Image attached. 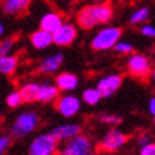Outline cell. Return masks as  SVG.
Wrapping results in <instances>:
<instances>
[{"label": "cell", "mask_w": 155, "mask_h": 155, "mask_svg": "<svg viewBox=\"0 0 155 155\" xmlns=\"http://www.w3.org/2000/svg\"><path fill=\"white\" fill-rule=\"evenodd\" d=\"M122 84V75L118 73L114 74H108L104 75L103 78H100L97 83L95 88L98 90V93L101 94L103 98H110L111 95H114L118 91V88Z\"/></svg>", "instance_id": "52a82bcc"}, {"label": "cell", "mask_w": 155, "mask_h": 155, "mask_svg": "<svg viewBox=\"0 0 155 155\" xmlns=\"http://www.w3.org/2000/svg\"><path fill=\"white\" fill-rule=\"evenodd\" d=\"M13 46H14L13 38H6L3 41H0V58L6 56H12L10 53L13 50Z\"/></svg>", "instance_id": "603a6c76"}, {"label": "cell", "mask_w": 155, "mask_h": 155, "mask_svg": "<svg viewBox=\"0 0 155 155\" xmlns=\"http://www.w3.org/2000/svg\"><path fill=\"white\" fill-rule=\"evenodd\" d=\"M141 34L145 37L154 38L155 37V26L152 24H142L141 26Z\"/></svg>", "instance_id": "484cf974"}, {"label": "cell", "mask_w": 155, "mask_h": 155, "mask_svg": "<svg viewBox=\"0 0 155 155\" xmlns=\"http://www.w3.org/2000/svg\"><path fill=\"white\" fill-rule=\"evenodd\" d=\"M58 141L51 132H43L34 137L28 145V155H54L57 152Z\"/></svg>", "instance_id": "277c9868"}, {"label": "cell", "mask_w": 155, "mask_h": 155, "mask_svg": "<svg viewBox=\"0 0 155 155\" xmlns=\"http://www.w3.org/2000/svg\"><path fill=\"white\" fill-rule=\"evenodd\" d=\"M30 43L36 50H44L53 44V34L38 28L30 34Z\"/></svg>", "instance_id": "9a60e30c"}, {"label": "cell", "mask_w": 155, "mask_h": 155, "mask_svg": "<svg viewBox=\"0 0 155 155\" xmlns=\"http://www.w3.org/2000/svg\"><path fill=\"white\" fill-rule=\"evenodd\" d=\"M28 0H6L2 5V9L6 14H21L28 7Z\"/></svg>", "instance_id": "e0dca14e"}, {"label": "cell", "mask_w": 155, "mask_h": 155, "mask_svg": "<svg viewBox=\"0 0 155 155\" xmlns=\"http://www.w3.org/2000/svg\"><path fill=\"white\" fill-rule=\"evenodd\" d=\"M63 24H64L63 17L57 12H48V13L43 14V17L40 19V28L50 34H54Z\"/></svg>", "instance_id": "4fadbf2b"}, {"label": "cell", "mask_w": 155, "mask_h": 155, "mask_svg": "<svg viewBox=\"0 0 155 155\" xmlns=\"http://www.w3.org/2000/svg\"><path fill=\"white\" fill-rule=\"evenodd\" d=\"M81 98L87 105H97L103 97L98 93V90L94 87V88H85L83 91V94H81Z\"/></svg>", "instance_id": "44dd1931"}, {"label": "cell", "mask_w": 155, "mask_h": 155, "mask_svg": "<svg viewBox=\"0 0 155 155\" xmlns=\"http://www.w3.org/2000/svg\"><path fill=\"white\" fill-rule=\"evenodd\" d=\"M91 155H100V154H95V152H91Z\"/></svg>", "instance_id": "d6a6232c"}, {"label": "cell", "mask_w": 155, "mask_h": 155, "mask_svg": "<svg viewBox=\"0 0 155 155\" xmlns=\"http://www.w3.org/2000/svg\"><path fill=\"white\" fill-rule=\"evenodd\" d=\"M127 68L128 73L132 75V77H137V78H147L150 77L151 73H152V64H151V60L145 54H140V53H134L128 57L127 61Z\"/></svg>", "instance_id": "5b68a950"}, {"label": "cell", "mask_w": 155, "mask_h": 155, "mask_svg": "<svg viewBox=\"0 0 155 155\" xmlns=\"http://www.w3.org/2000/svg\"><path fill=\"white\" fill-rule=\"evenodd\" d=\"M114 50L118 53V54H131L134 51V46L128 41H118L117 46L114 47Z\"/></svg>", "instance_id": "cb8c5ba5"}, {"label": "cell", "mask_w": 155, "mask_h": 155, "mask_svg": "<svg viewBox=\"0 0 155 155\" xmlns=\"http://www.w3.org/2000/svg\"><path fill=\"white\" fill-rule=\"evenodd\" d=\"M10 142H12V140L9 135H0V155H3L9 150Z\"/></svg>", "instance_id": "4316f807"}, {"label": "cell", "mask_w": 155, "mask_h": 155, "mask_svg": "<svg viewBox=\"0 0 155 155\" xmlns=\"http://www.w3.org/2000/svg\"><path fill=\"white\" fill-rule=\"evenodd\" d=\"M151 16V12L148 7L142 6L140 9H137L134 13L130 16V23L131 24H141V23H145L147 20L150 19Z\"/></svg>", "instance_id": "ffe728a7"}, {"label": "cell", "mask_w": 155, "mask_h": 155, "mask_svg": "<svg viewBox=\"0 0 155 155\" xmlns=\"http://www.w3.org/2000/svg\"><path fill=\"white\" fill-rule=\"evenodd\" d=\"M77 34H78V31H77V27L74 24L64 23L53 34V43L56 46H60V47H66V46H70L77 38Z\"/></svg>", "instance_id": "30bf717a"}, {"label": "cell", "mask_w": 155, "mask_h": 155, "mask_svg": "<svg viewBox=\"0 0 155 155\" xmlns=\"http://www.w3.org/2000/svg\"><path fill=\"white\" fill-rule=\"evenodd\" d=\"M151 78H152V81L155 83V67L152 68V73H151Z\"/></svg>", "instance_id": "1f68e13d"}, {"label": "cell", "mask_w": 155, "mask_h": 155, "mask_svg": "<svg viewBox=\"0 0 155 155\" xmlns=\"http://www.w3.org/2000/svg\"><path fill=\"white\" fill-rule=\"evenodd\" d=\"M17 68V57L16 56H6L0 58V74L10 75L13 74Z\"/></svg>", "instance_id": "d6986e66"}, {"label": "cell", "mask_w": 155, "mask_h": 155, "mask_svg": "<svg viewBox=\"0 0 155 155\" xmlns=\"http://www.w3.org/2000/svg\"><path fill=\"white\" fill-rule=\"evenodd\" d=\"M63 61H64V53L57 51V53H54V54L47 56L46 58H43V60L40 61V64H38L37 68L43 74H53V73H56L61 67Z\"/></svg>", "instance_id": "7c38bea8"}, {"label": "cell", "mask_w": 155, "mask_h": 155, "mask_svg": "<svg viewBox=\"0 0 155 155\" xmlns=\"http://www.w3.org/2000/svg\"><path fill=\"white\" fill-rule=\"evenodd\" d=\"M128 137L121 132L120 130H110V131L103 137V140L100 142V148L103 151H107V152H114V151H118L120 148L127 144Z\"/></svg>", "instance_id": "ba28073f"}, {"label": "cell", "mask_w": 155, "mask_h": 155, "mask_svg": "<svg viewBox=\"0 0 155 155\" xmlns=\"http://www.w3.org/2000/svg\"><path fill=\"white\" fill-rule=\"evenodd\" d=\"M93 152V144L88 137L78 135L73 138L71 141L66 142V145L61 148L58 155H91Z\"/></svg>", "instance_id": "8992f818"}, {"label": "cell", "mask_w": 155, "mask_h": 155, "mask_svg": "<svg viewBox=\"0 0 155 155\" xmlns=\"http://www.w3.org/2000/svg\"><path fill=\"white\" fill-rule=\"evenodd\" d=\"M100 121L108 125H117L121 122V117H118L115 114H101L100 115Z\"/></svg>", "instance_id": "d4e9b609"}, {"label": "cell", "mask_w": 155, "mask_h": 155, "mask_svg": "<svg viewBox=\"0 0 155 155\" xmlns=\"http://www.w3.org/2000/svg\"><path fill=\"white\" fill-rule=\"evenodd\" d=\"M5 34V24L3 23H0V37Z\"/></svg>", "instance_id": "4dcf8cb0"}, {"label": "cell", "mask_w": 155, "mask_h": 155, "mask_svg": "<svg viewBox=\"0 0 155 155\" xmlns=\"http://www.w3.org/2000/svg\"><path fill=\"white\" fill-rule=\"evenodd\" d=\"M58 94H60V90L57 88L56 84L40 83L36 101H38V103H51L54 100H58Z\"/></svg>", "instance_id": "5bb4252c"}, {"label": "cell", "mask_w": 155, "mask_h": 155, "mask_svg": "<svg viewBox=\"0 0 155 155\" xmlns=\"http://www.w3.org/2000/svg\"><path fill=\"white\" fill-rule=\"evenodd\" d=\"M121 28L115 26H107V27L98 30L91 40V48L95 51H105L111 50L117 46L118 41H121Z\"/></svg>", "instance_id": "3957f363"}, {"label": "cell", "mask_w": 155, "mask_h": 155, "mask_svg": "<svg viewBox=\"0 0 155 155\" xmlns=\"http://www.w3.org/2000/svg\"><path fill=\"white\" fill-rule=\"evenodd\" d=\"M38 87H40V83H27L24 84L21 88L19 90L23 100L26 103H31V101H36L37 98V93H38Z\"/></svg>", "instance_id": "ac0fdd59"}, {"label": "cell", "mask_w": 155, "mask_h": 155, "mask_svg": "<svg viewBox=\"0 0 155 155\" xmlns=\"http://www.w3.org/2000/svg\"><path fill=\"white\" fill-rule=\"evenodd\" d=\"M40 124V117L36 111H24L19 114L10 127V135L13 138H24L30 135Z\"/></svg>", "instance_id": "7a4b0ae2"}, {"label": "cell", "mask_w": 155, "mask_h": 155, "mask_svg": "<svg viewBox=\"0 0 155 155\" xmlns=\"http://www.w3.org/2000/svg\"><path fill=\"white\" fill-rule=\"evenodd\" d=\"M56 108L63 117L71 118V117H74V115H77V113L80 111L81 101L75 95H61L57 100Z\"/></svg>", "instance_id": "9c48e42d"}, {"label": "cell", "mask_w": 155, "mask_h": 155, "mask_svg": "<svg viewBox=\"0 0 155 155\" xmlns=\"http://www.w3.org/2000/svg\"><path fill=\"white\" fill-rule=\"evenodd\" d=\"M140 155H155V142H150L148 145L141 147Z\"/></svg>", "instance_id": "83f0119b"}, {"label": "cell", "mask_w": 155, "mask_h": 155, "mask_svg": "<svg viewBox=\"0 0 155 155\" xmlns=\"http://www.w3.org/2000/svg\"><path fill=\"white\" fill-rule=\"evenodd\" d=\"M53 135L56 137V140L60 141H71L73 138L81 135V125L80 124H73V122H67V124H61L57 125L50 131Z\"/></svg>", "instance_id": "8fae6325"}, {"label": "cell", "mask_w": 155, "mask_h": 155, "mask_svg": "<svg viewBox=\"0 0 155 155\" xmlns=\"http://www.w3.org/2000/svg\"><path fill=\"white\" fill-rule=\"evenodd\" d=\"M148 111H150V114L155 118V97H152V98L150 100V103H148Z\"/></svg>", "instance_id": "f546056e"}, {"label": "cell", "mask_w": 155, "mask_h": 155, "mask_svg": "<svg viewBox=\"0 0 155 155\" xmlns=\"http://www.w3.org/2000/svg\"><path fill=\"white\" fill-rule=\"evenodd\" d=\"M56 85L61 91H73L78 87V77L73 73H61L56 77Z\"/></svg>", "instance_id": "2e32d148"}, {"label": "cell", "mask_w": 155, "mask_h": 155, "mask_svg": "<svg viewBox=\"0 0 155 155\" xmlns=\"http://www.w3.org/2000/svg\"><path fill=\"white\" fill-rule=\"evenodd\" d=\"M154 122H155V120H154Z\"/></svg>", "instance_id": "836d02e7"}, {"label": "cell", "mask_w": 155, "mask_h": 155, "mask_svg": "<svg viewBox=\"0 0 155 155\" xmlns=\"http://www.w3.org/2000/svg\"><path fill=\"white\" fill-rule=\"evenodd\" d=\"M23 103H24V100H23V97H21V94H20V91H12V93L7 95V98H6V104L12 108L19 107V105H21Z\"/></svg>", "instance_id": "7402d4cb"}, {"label": "cell", "mask_w": 155, "mask_h": 155, "mask_svg": "<svg viewBox=\"0 0 155 155\" xmlns=\"http://www.w3.org/2000/svg\"><path fill=\"white\" fill-rule=\"evenodd\" d=\"M151 142V137L148 135V134H141V135L138 137V144H140V147H145L148 145Z\"/></svg>", "instance_id": "f1b7e54d"}, {"label": "cell", "mask_w": 155, "mask_h": 155, "mask_svg": "<svg viewBox=\"0 0 155 155\" xmlns=\"http://www.w3.org/2000/svg\"><path fill=\"white\" fill-rule=\"evenodd\" d=\"M113 7L108 3L103 5H91L85 6L84 9L80 10L77 16V21L83 28H93L97 24H105L113 17Z\"/></svg>", "instance_id": "6da1fadb"}]
</instances>
